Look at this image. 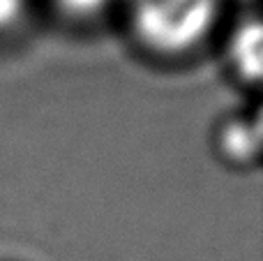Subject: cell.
Here are the masks:
<instances>
[{
	"label": "cell",
	"instance_id": "6da1fadb",
	"mask_svg": "<svg viewBox=\"0 0 263 261\" xmlns=\"http://www.w3.org/2000/svg\"><path fill=\"white\" fill-rule=\"evenodd\" d=\"M134 37L159 55L192 51L215 26L219 0H127Z\"/></svg>",
	"mask_w": 263,
	"mask_h": 261
},
{
	"label": "cell",
	"instance_id": "7a4b0ae2",
	"mask_svg": "<svg viewBox=\"0 0 263 261\" xmlns=\"http://www.w3.org/2000/svg\"><path fill=\"white\" fill-rule=\"evenodd\" d=\"M229 58L240 79L247 83H256L263 69V28L259 18L242 21L236 28L229 44Z\"/></svg>",
	"mask_w": 263,
	"mask_h": 261
},
{
	"label": "cell",
	"instance_id": "3957f363",
	"mask_svg": "<svg viewBox=\"0 0 263 261\" xmlns=\"http://www.w3.org/2000/svg\"><path fill=\"white\" fill-rule=\"evenodd\" d=\"M106 3H109V0H53V5L63 14L77 16V18L92 16V14L102 12V9L106 7Z\"/></svg>",
	"mask_w": 263,
	"mask_h": 261
},
{
	"label": "cell",
	"instance_id": "277c9868",
	"mask_svg": "<svg viewBox=\"0 0 263 261\" xmlns=\"http://www.w3.org/2000/svg\"><path fill=\"white\" fill-rule=\"evenodd\" d=\"M256 146V139H247V132L245 127H240V125H236V127H231L227 134H224V148H227L231 155L236 157H242V155H250V148Z\"/></svg>",
	"mask_w": 263,
	"mask_h": 261
},
{
	"label": "cell",
	"instance_id": "5b68a950",
	"mask_svg": "<svg viewBox=\"0 0 263 261\" xmlns=\"http://www.w3.org/2000/svg\"><path fill=\"white\" fill-rule=\"evenodd\" d=\"M21 12V0H0V28L9 26Z\"/></svg>",
	"mask_w": 263,
	"mask_h": 261
}]
</instances>
